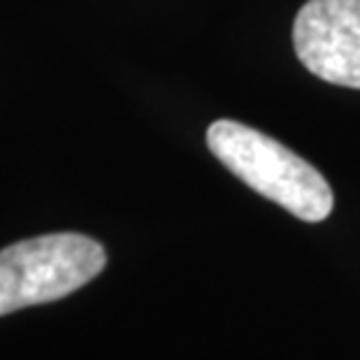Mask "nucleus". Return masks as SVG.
<instances>
[{"mask_svg": "<svg viewBox=\"0 0 360 360\" xmlns=\"http://www.w3.org/2000/svg\"><path fill=\"white\" fill-rule=\"evenodd\" d=\"M293 47L311 75L360 89V0H309L295 17Z\"/></svg>", "mask_w": 360, "mask_h": 360, "instance_id": "nucleus-3", "label": "nucleus"}, {"mask_svg": "<svg viewBox=\"0 0 360 360\" xmlns=\"http://www.w3.org/2000/svg\"><path fill=\"white\" fill-rule=\"evenodd\" d=\"M105 249L79 233H53L0 251V316L60 300L103 272Z\"/></svg>", "mask_w": 360, "mask_h": 360, "instance_id": "nucleus-2", "label": "nucleus"}, {"mask_svg": "<svg viewBox=\"0 0 360 360\" xmlns=\"http://www.w3.org/2000/svg\"><path fill=\"white\" fill-rule=\"evenodd\" d=\"M207 147L235 177L293 217L307 224L330 217L333 191L323 174L270 135L221 119L207 130Z\"/></svg>", "mask_w": 360, "mask_h": 360, "instance_id": "nucleus-1", "label": "nucleus"}]
</instances>
